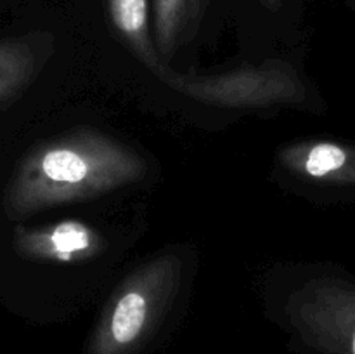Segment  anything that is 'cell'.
I'll use <instances>...</instances> for the list:
<instances>
[{"mask_svg": "<svg viewBox=\"0 0 355 354\" xmlns=\"http://www.w3.org/2000/svg\"><path fill=\"white\" fill-rule=\"evenodd\" d=\"M146 162L130 146L96 128H75L35 146L6 193L10 217L90 200L137 183Z\"/></svg>", "mask_w": 355, "mask_h": 354, "instance_id": "obj_1", "label": "cell"}, {"mask_svg": "<svg viewBox=\"0 0 355 354\" xmlns=\"http://www.w3.org/2000/svg\"><path fill=\"white\" fill-rule=\"evenodd\" d=\"M182 262L159 253L116 287L94 328L87 354H137L148 346L172 305Z\"/></svg>", "mask_w": 355, "mask_h": 354, "instance_id": "obj_2", "label": "cell"}, {"mask_svg": "<svg viewBox=\"0 0 355 354\" xmlns=\"http://www.w3.org/2000/svg\"><path fill=\"white\" fill-rule=\"evenodd\" d=\"M159 80L177 92L201 103L222 108H267L276 104H302L307 89L297 69L281 59L241 66L232 71L208 76L177 75L166 68Z\"/></svg>", "mask_w": 355, "mask_h": 354, "instance_id": "obj_3", "label": "cell"}, {"mask_svg": "<svg viewBox=\"0 0 355 354\" xmlns=\"http://www.w3.org/2000/svg\"><path fill=\"white\" fill-rule=\"evenodd\" d=\"M286 319L307 349L355 354V280L311 278L288 297Z\"/></svg>", "mask_w": 355, "mask_h": 354, "instance_id": "obj_4", "label": "cell"}, {"mask_svg": "<svg viewBox=\"0 0 355 354\" xmlns=\"http://www.w3.org/2000/svg\"><path fill=\"white\" fill-rule=\"evenodd\" d=\"M104 248L103 235L82 221H62L14 231V250L24 259L37 262H89L101 255Z\"/></svg>", "mask_w": 355, "mask_h": 354, "instance_id": "obj_5", "label": "cell"}, {"mask_svg": "<svg viewBox=\"0 0 355 354\" xmlns=\"http://www.w3.org/2000/svg\"><path fill=\"white\" fill-rule=\"evenodd\" d=\"M277 162L293 176L324 186L355 189V144L309 139L277 151Z\"/></svg>", "mask_w": 355, "mask_h": 354, "instance_id": "obj_6", "label": "cell"}, {"mask_svg": "<svg viewBox=\"0 0 355 354\" xmlns=\"http://www.w3.org/2000/svg\"><path fill=\"white\" fill-rule=\"evenodd\" d=\"M107 10L121 40L146 68L162 78L166 66L162 62L149 31L148 0H107Z\"/></svg>", "mask_w": 355, "mask_h": 354, "instance_id": "obj_7", "label": "cell"}, {"mask_svg": "<svg viewBox=\"0 0 355 354\" xmlns=\"http://www.w3.org/2000/svg\"><path fill=\"white\" fill-rule=\"evenodd\" d=\"M44 58L40 49L30 42H0V104L31 82Z\"/></svg>", "mask_w": 355, "mask_h": 354, "instance_id": "obj_8", "label": "cell"}, {"mask_svg": "<svg viewBox=\"0 0 355 354\" xmlns=\"http://www.w3.org/2000/svg\"><path fill=\"white\" fill-rule=\"evenodd\" d=\"M155 45L162 58L170 59L191 30L200 0H153Z\"/></svg>", "mask_w": 355, "mask_h": 354, "instance_id": "obj_9", "label": "cell"}, {"mask_svg": "<svg viewBox=\"0 0 355 354\" xmlns=\"http://www.w3.org/2000/svg\"><path fill=\"white\" fill-rule=\"evenodd\" d=\"M260 2H262L263 6H267L269 9H272V10H277L281 7V0H260Z\"/></svg>", "mask_w": 355, "mask_h": 354, "instance_id": "obj_10", "label": "cell"}]
</instances>
